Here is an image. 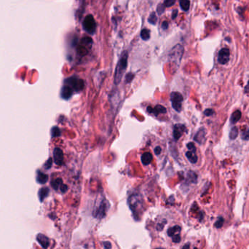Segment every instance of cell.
<instances>
[{"label": "cell", "instance_id": "cell-21", "mask_svg": "<svg viewBox=\"0 0 249 249\" xmlns=\"http://www.w3.org/2000/svg\"><path fill=\"white\" fill-rule=\"evenodd\" d=\"M179 4L180 7H181V8L184 11H188L190 6V0H180Z\"/></svg>", "mask_w": 249, "mask_h": 249}, {"label": "cell", "instance_id": "cell-16", "mask_svg": "<svg viewBox=\"0 0 249 249\" xmlns=\"http://www.w3.org/2000/svg\"><path fill=\"white\" fill-rule=\"evenodd\" d=\"M153 156L150 152H145L141 155V160L144 165H148L152 161Z\"/></svg>", "mask_w": 249, "mask_h": 249}, {"label": "cell", "instance_id": "cell-23", "mask_svg": "<svg viewBox=\"0 0 249 249\" xmlns=\"http://www.w3.org/2000/svg\"><path fill=\"white\" fill-rule=\"evenodd\" d=\"M141 37L142 40H148L150 38V31L148 29H144L141 31Z\"/></svg>", "mask_w": 249, "mask_h": 249}, {"label": "cell", "instance_id": "cell-15", "mask_svg": "<svg viewBox=\"0 0 249 249\" xmlns=\"http://www.w3.org/2000/svg\"><path fill=\"white\" fill-rule=\"evenodd\" d=\"M37 240L44 249H47L48 248L49 245H50V241H49V238L47 236H45V235L39 234L37 237Z\"/></svg>", "mask_w": 249, "mask_h": 249}, {"label": "cell", "instance_id": "cell-3", "mask_svg": "<svg viewBox=\"0 0 249 249\" xmlns=\"http://www.w3.org/2000/svg\"><path fill=\"white\" fill-rule=\"evenodd\" d=\"M109 204L108 201L104 197H102L100 200L99 203L95 205V207L93 208V216L95 218L98 219H101L104 218L107 215V212L108 211Z\"/></svg>", "mask_w": 249, "mask_h": 249}, {"label": "cell", "instance_id": "cell-26", "mask_svg": "<svg viewBox=\"0 0 249 249\" xmlns=\"http://www.w3.org/2000/svg\"><path fill=\"white\" fill-rule=\"evenodd\" d=\"M157 20H158V18H157V16L155 13H152L151 14H150L149 18H148V21H149L150 24H154V25H155V24H156Z\"/></svg>", "mask_w": 249, "mask_h": 249}, {"label": "cell", "instance_id": "cell-31", "mask_svg": "<svg viewBox=\"0 0 249 249\" xmlns=\"http://www.w3.org/2000/svg\"><path fill=\"white\" fill-rule=\"evenodd\" d=\"M52 159L51 158H49L48 160H47V162H46V163L45 164V167L46 169H50L51 167H52Z\"/></svg>", "mask_w": 249, "mask_h": 249}, {"label": "cell", "instance_id": "cell-13", "mask_svg": "<svg viewBox=\"0 0 249 249\" xmlns=\"http://www.w3.org/2000/svg\"><path fill=\"white\" fill-rule=\"evenodd\" d=\"M147 112L149 113H152L154 115L158 116V114H165L167 112L166 109L162 105H157L155 106V107L154 108H151V107H149L147 108Z\"/></svg>", "mask_w": 249, "mask_h": 249}, {"label": "cell", "instance_id": "cell-4", "mask_svg": "<svg viewBox=\"0 0 249 249\" xmlns=\"http://www.w3.org/2000/svg\"><path fill=\"white\" fill-rule=\"evenodd\" d=\"M184 54V47L181 45H175L169 53V61L173 65L179 66Z\"/></svg>", "mask_w": 249, "mask_h": 249}, {"label": "cell", "instance_id": "cell-8", "mask_svg": "<svg viewBox=\"0 0 249 249\" xmlns=\"http://www.w3.org/2000/svg\"><path fill=\"white\" fill-rule=\"evenodd\" d=\"M181 227L179 225H175L173 227H171L168 229V235L172 238L174 243H179L181 241Z\"/></svg>", "mask_w": 249, "mask_h": 249}, {"label": "cell", "instance_id": "cell-22", "mask_svg": "<svg viewBox=\"0 0 249 249\" xmlns=\"http://www.w3.org/2000/svg\"><path fill=\"white\" fill-rule=\"evenodd\" d=\"M63 184V181L61 179H56L55 181H53L51 184V185H52L53 188L54 189V190H57L58 189H60V187H61V185Z\"/></svg>", "mask_w": 249, "mask_h": 249}, {"label": "cell", "instance_id": "cell-36", "mask_svg": "<svg viewBox=\"0 0 249 249\" xmlns=\"http://www.w3.org/2000/svg\"><path fill=\"white\" fill-rule=\"evenodd\" d=\"M60 190H61V191L63 192V193H64V192H66L67 191V190H68V187L66 184H63L61 185V187H60Z\"/></svg>", "mask_w": 249, "mask_h": 249}, {"label": "cell", "instance_id": "cell-19", "mask_svg": "<svg viewBox=\"0 0 249 249\" xmlns=\"http://www.w3.org/2000/svg\"><path fill=\"white\" fill-rule=\"evenodd\" d=\"M241 116H242V114H241V111L240 110L235 111V112L232 113V115H231V118H230L231 123H233V124L236 123L237 122H238L240 120V119L241 118Z\"/></svg>", "mask_w": 249, "mask_h": 249}, {"label": "cell", "instance_id": "cell-24", "mask_svg": "<svg viewBox=\"0 0 249 249\" xmlns=\"http://www.w3.org/2000/svg\"><path fill=\"white\" fill-rule=\"evenodd\" d=\"M238 136V129L236 127L232 128L230 133H229V138L231 139H235Z\"/></svg>", "mask_w": 249, "mask_h": 249}, {"label": "cell", "instance_id": "cell-9", "mask_svg": "<svg viewBox=\"0 0 249 249\" xmlns=\"http://www.w3.org/2000/svg\"><path fill=\"white\" fill-rule=\"evenodd\" d=\"M229 56H230V53L229 50L227 47L222 48L219 51L218 55V61L220 64L224 65L228 63L229 61Z\"/></svg>", "mask_w": 249, "mask_h": 249}, {"label": "cell", "instance_id": "cell-2", "mask_svg": "<svg viewBox=\"0 0 249 249\" xmlns=\"http://www.w3.org/2000/svg\"><path fill=\"white\" fill-rule=\"evenodd\" d=\"M128 53L127 51H125L123 53L117 64L114 77V82L115 85H119L121 82L123 75H124L127 66H128Z\"/></svg>", "mask_w": 249, "mask_h": 249}, {"label": "cell", "instance_id": "cell-32", "mask_svg": "<svg viewBox=\"0 0 249 249\" xmlns=\"http://www.w3.org/2000/svg\"><path fill=\"white\" fill-rule=\"evenodd\" d=\"M165 5H159V6L158 7V13L160 14L163 13L164 10H165Z\"/></svg>", "mask_w": 249, "mask_h": 249}, {"label": "cell", "instance_id": "cell-14", "mask_svg": "<svg viewBox=\"0 0 249 249\" xmlns=\"http://www.w3.org/2000/svg\"><path fill=\"white\" fill-rule=\"evenodd\" d=\"M206 131L204 128H200L197 131V133L195 134V137H194V140L196 142H197L200 144H202L206 141Z\"/></svg>", "mask_w": 249, "mask_h": 249}, {"label": "cell", "instance_id": "cell-5", "mask_svg": "<svg viewBox=\"0 0 249 249\" xmlns=\"http://www.w3.org/2000/svg\"><path fill=\"white\" fill-rule=\"evenodd\" d=\"M65 83L67 85L70 86L73 91H75L76 92L82 91L85 86L84 81L77 77H72L66 79L65 80Z\"/></svg>", "mask_w": 249, "mask_h": 249}, {"label": "cell", "instance_id": "cell-7", "mask_svg": "<svg viewBox=\"0 0 249 249\" xmlns=\"http://www.w3.org/2000/svg\"><path fill=\"white\" fill-rule=\"evenodd\" d=\"M83 28L86 32L90 34H93L96 32V24L94 18L92 15H88L85 17L83 21Z\"/></svg>", "mask_w": 249, "mask_h": 249}, {"label": "cell", "instance_id": "cell-40", "mask_svg": "<svg viewBox=\"0 0 249 249\" xmlns=\"http://www.w3.org/2000/svg\"><path fill=\"white\" fill-rule=\"evenodd\" d=\"M244 92H245V93H249V80H248V83H247L246 85L245 86V88H244Z\"/></svg>", "mask_w": 249, "mask_h": 249}, {"label": "cell", "instance_id": "cell-38", "mask_svg": "<svg viewBox=\"0 0 249 249\" xmlns=\"http://www.w3.org/2000/svg\"><path fill=\"white\" fill-rule=\"evenodd\" d=\"M168 27V23L167 21H164L162 24V28L163 29H167Z\"/></svg>", "mask_w": 249, "mask_h": 249}, {"label": "cell", "instance_id": "cell-41", "mask_svg": "<svg viewBox=\"0 0 249 249\" xmlns=\"http://www.w3.org/2000/svg\"><path fill=\"white\" fill-rule=\"evenodd\" d=\"M182 249H190V243H186L184 245V247L182 248ZM194 249H197V248H195Z\"/></svg>", "mask_w": 249, "mask_h": 249}, {"label": "cell", "instance_id": "cell-28", "mask_svg": "<svg viewBox=\"0 0 249 249\" xmlns=\"http://www.w3.org/2000/svg\"><path fill=\"white\" fill-rule=\"evenodd\" d=\"M175 3H176V0H165L163 5H165V7L169 8V7L173 6Z\"/></svg>", "mask_w": 249, "mask_h": 249}, {"label": "cell", "instance_id": "cell-37", "mask_svg": "<svg viewBox=\"0 0 249 249\" xmlns=\"http://www.w3.org/2000/svg\"><path fill=\"white\" fill-rule=\"evenodd\" d=\"M161 151H162V149L160 146H157V147L155 149V153L157 155H160V154L161 153Z\"/></svg>", "mask_w": 249, "mask_h": 249}, {"label": "cell", "instance_id": "cell-30", "mask_svg": "<svg viewBox=\"0 0 249 249\" xmlns=\"http://www.w3.org/2000/svg\"><path fill=\"white\" fill-rule=\"evenodd\" d=\"M134 77V75L132 73H128V75H126V77H125V79H126V82L127 83H129L131 82L132 80H133Z\"/></svg>", "mask_w": 249, "mask_h": 249}, {"label": "cell", "instance_id": "cell-39", "mask_svg": "<svg viewBox=\"0 0 249 249\" xmlns=\"http://www.w3.org/2000/svg\"><path fill=\"white\" fill-rule=\"evenodd\" d=\"M177 15H178V10H174V11H173L172 18H173V19L176 18L177 17Z\"/></svg>", "mask_w": 249, "mask_h": 249}, {"label": "cell", "instance_id": "cell-12", "mask_svg": "<svg viewBox=\"0 0 249 249\" xmlns=\"http://www.w3.org/2000/svg\"><path fill=\"white\" fill-rule=\"evenodd\" d=\"M73 89L70 87V86L65 85H63L61 91V98L65 100H68L72 97V94H73Z\"/></svg>", "mask_w": 249, "mask_h": 249}, {"label": "cell", "instance_id": "cell-10", "mask_svg": "<svg viewBox=\"0 0 249 249\" xmlns=\"http://www.w3.org/2000/svg\"><path fill=\"white\" fill-rule=\"evenodd\" d=\"M53 159L56 165H62L63 163V153L60 148H55L53 150Z\"/></svg>", "mask_w": 249, "mask_h": 249}, {"label": "cell", "instance_id": "cell-27", "mask_svg": "<svg viewBox=\"0 0 249 249\" xmlns=\"http://www.w3.org/2000/svg\"><path fill=\"white\" fill-rule=\"evenodd\" d=\"M224 222V219L222 218V217H219V218L218 219V220L216 222V223L214 224V226L216 227V228H221V227L223 226Z\"/></svg>", "mask_w": 249, "mask_h": 249}, {"label": "cell", "instance_id": "cell-33", "mask_svg": "<svg viewBox=\"0 0 249 249\" xmlns=\"http://www.w3.org/2000/svg\"><path fill=\"white\" fill-rule=\"evenodd\" d=\"M103 245H104V248H105V249H111V248H112V244H111L110 242L104 241V242H103Z\"/></svg>", "mask_w": 249, "mask_h": 249}, {"label": "cell", "instance_id": "cell-11", "mask_svg": "<svg viewBox=\"0 0 249 249\" xmlns=\"http://www.w3.org/2000/svg\"><path fill=\"white\" fill-rule=\"evenodd\" d=\"M186 130V127L182 124H176L174 128V138L176 141H178L182 136Z\"/></svg>", "mask_w": 249, "mask_h": 249}, {"label": "cell", "instance_id": "cell-17", "mask_svg": "<svg viewBox=\"0 0 249 249\" xmlns=\"http://www.w3.org/2000/svg\"><path fill=\"white\" fill-rule=\"evenodd\" d=\"M186 157L191 163L195 164L197 162V156L196 155V150H190L186 152Z\"/></svg>", "mask_w": 249, "mask_h": 249}, {"label": "cell", "instance_id": "cell-6", "mask_svg": "<svg viewBox=\"0 0 249 249\" xmlns=\"http://www.w3.org/2000/svg\"><path fill=\"white\" fill-rule=\"evenodd\" d=\"M183 96L179 92H172L171 94V101L172 107L176 112H180L182 109Z\"/></svg>", "mask_w": 249, "mask_h": 249}, {"label": "cell", "instance_id": "cell-34", "mask_svg": "<svg viewBox=\"0 0 249 249\" xmlns=\"http://www.w3.org/2000/svg\"><path fill=\"white\" fill-rule=\"evenodd\" d=\"M213 113H214L213 110H212V109H206V110H205L204 114L206 116H211Z\"/></svg>", "mask_w": 249, "mask_h": 249}, {"label": "cell", "instance_id": "cell-20", "mask_svg": "<svg viewBox=\"0 0 249 249\" xmlns=\"http://www.w3.org/2000/svg\"><path fill=\"white\" fill-rule=\"evenodd\" d=\"M49 192H50V190L47 187H43V188L40 189V190L39 191V197H40V200L41 202L45 200V197H47Z\"/></svg>", "mask_w": 249, "mask_h": 249}, {"label": "cell", "instance_id": "cell-1", "mask_svg": "<svg viewBox=\"0 0 249 249\" xmlns=\"http://www.w3.org/2000/svg\"><path fill=\"white\" fill-rule=\"evenodd\" d=\"M128 203L136 220H140L144 209L142 197L139 194H133L128 197Z\"/></svg>", "mask_w": 249, "mask_h": 249}, {"label": "cell", "instance_id": "cell-25", "mask_svg": "<svg viewBox=\"0 0 249 249\" xmlns=\"http://www.w3.org/2000/svg\"><path fill=\"white\" fill-rule=\"evenodd\" d=\"M51 135H52V137H58L61 136V130L60 129L58 128V127H53L51 130Z\"/></svg>", "mask_w": 249, "mask_h": 249}, {"label": "cell", "instance_id": "cell-18", "mask_svg": "<svg viewBox=\"0 0 249 249\" xmlns=\"http://www.w3.org/2000/svg\"><path fill=\"white\" fill-rule=\"evenodd\" d=\"M47 180H48V176L47 174L40 172V171H38L37 176V181H38V183L44 184L47 182Z\"/></svg>", "mask_w": 249, "mask_h": 249}, {"label": "cell", "instance_id": "cell-35", "mask_svg": "<svg viewBox=\"0 0 249 249\" xmlns=\"http://www.w3.org/2000/svg\"><path fill=\"white\" fill-rule=\"evenodd\" d=\"M187 146L190 150H196L195 144L192 142H190V143H189V144H187Z\"/></svg>", "mask_w": 249, "mask_h": 249}, {"label": "cell", "instance_id": "cell-29", "mask_svg": "<svg viewBox=\"0 0 249 249\" xmlns=\"http://www.w3.org/2000/svg\"><path fill=\"white\" fill-rule=\"evenodd\" d=\"M242 139H244V140L245 141L248 140L249 139V130L248 129L246 130H244V131L242 133Z\"/></svg>", "mask_w": 249, "mask_h": 249}]
</instances>
